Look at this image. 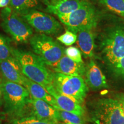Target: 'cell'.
<instances>
[{"instance_id":"24","label":"cell","mask_w":124,"mask_h":124,"mask_svg":"<svg viewBox=\"0 0 124 124\" xmlns=\"http://www.w3.org/2000/svg\"><path fill=\"white\" fill-rule=\"evenodd\" d=\"M77 40V34L71 32L69 30H67L64 33L61 35L57 38V40L66 46H70L74 44Z\"/></svg>"},{"instance_id":"15","label":"cell","mask_w":124,"mask_h":124,"mask_svg":"<svg viewBox=\"0 0 124 124\" xmlns=\"http://www.w3.org/2000/svg\"><path fill=\"white\" fill-rule=\"evenodd\" d=\"M0 71L7 80L23 85L25 76L23 75L17 60L13 55L0 62Z\"/></svg>"},{"instance_id":"29","label":"cell","mask_w":124,"mask_h":124,"mask_svg":"<svg viewBox=\"0 0 124 124\" xmlns=\"http://www.w3.org/2000/svg\"><path fill=\"white\" fill-rule=\"evenodd\" d=\"M0 124H2V118H1V115H0Z\"/></svg>"},{"instance_id":"19","label":"cell","mask_w":124,"mask_h":124,"mask_svg":"<svg viewBox=\"0 0 124 124\" xmlns=\"http://www.w3.org/2000/svg\"><path fill=\"white\" fill-rule=\"evenodd\" d=\"M57 120L63 124H85L83 116L62 110H57Z\"/></svg>"},{"instance_id":"5","label":"cell","mask_w":124,"mask_h":124,"mask_svg":"<svg viewBox=\"0 0 124 124\" xmlns=\"http://www.w3.org/2000/svg\"><path fill=\"white\" fill-rule=\"evenodd\" d=\"M90 116L93 124H124L122 107L117 99L103 98L94 101Z\"/></svg>"},{"instance_id":"4","label":"cell","mask_w":124,"mask_h":124,"mask_svg":"<svg viewBox=\"0 0 124 124\" xmlns=\"http://www.w3.org/2000/svg\"><path fill=\"white\" fill-rule=\"evenodd\" d=\"M101 17V14L90 1L71 13L58 16L59 19L66 26L68 30L75 33L86 28H95Z\"/></svg>"},{"instance_id":"18","label":"cell","mask_w":124,"mask_h":124,"mask_svg":"<svg viewBox=\"0 0 124 124\" xmlns=\"http://www.w3.org/2000/svg\"><path fill=\"white\" fill-rule=\"evenodd\" d=\"M41 0H11L8 7L16 13L22 16L32 10L41 9Z\"/></svg>"},{"instance_id":"14","label":"cell","mask_w":124,"mask_h":124,"mask_svg":"<svg viewBox=\"0 0 124 124\" xmlns=\"http://www.w3.org/2000/svg\"><path fill=\"white\" fill-rule=\"evenodd\" d=\"M95 28L89 27L82 29L76 33L77 44L85 58H91L94 56L95 47Z\"/></svg>"},{"instance_id":"27","label":"cell","mask_w":124,"mask_h":124,"mask_svg":"<svg viewBox=\"0 0 124 124\" xmlns=\"http://www.w3.org/2000/svg\"><path fill=\"white\" fill-rule=\"evenodd\" d=\"M11 0H1L0 2V8L7 7H8L10 4Z\"/></svg>"},{"instance_id":"13","label":"cell","mask_w":124,"mask_h":124,"mask_svg":"<svg viewBox=\"0 0 124 124\" xmlns=\"http://www.w3.org/2000/svg\"><path fill=\"white\" fill-rule=\"evenodd\" d=\"M46 89L55 100L58 110L75 113L81 116L85 115V110L82 105L67 96L57 93L52 85L46 87Z\"/></svg>"},{"instance_id":"20","label":"cell","mask_w":124,"mask_h":124,"mask_svg":"<svg viewBox=\"0 0 124 124\" xmlns=\"http://www.w3.org/2000/svg\"><path fill=\"white\" fill-rule=\"evenodd\" d=\"M99 2L124 19V0H99Z\"/></svg>"},{"instance_id":"17","label":"cell","mask_w":124,"mask_h":124,"mask_svg":"<svg viewBox=\"0 0 124 124\" xmlns=\"http://www.w3.org/2000/svg\"><path fill=\"white\" fill-rule=\"evenodd\" d=\"M23 86L28 90L32 98L44 101L56 110L58 109L54 98L48 92L46 88L41 85L25 77Z\"/></svg>"},{"instance_id":"21","label":"cell","mask_w":124,"mask_h":124,"mask_svg":"<svg viewBox=\"0 0 124 124\" xmlns=\"http://www.w3.org/2000/svg\"><path fill=\"white\" fill-rule=\"evenodd\" d=\"M58 123L54 121L40 120L32 116H23L12 118L6 124H58Z\"/></svg>"},{"instance_id":"33","label":"cell","mask_w":124,"mask_h":124,"mask_svg":"<svg viewBox=\"0 0 124 124\" xmlns=\"http://www.w3.org/2000/svg\"></svg>"},{"instance_id":"22","label":"cell","mask_w":124,"mask_h":124,"mask_svg":"<svg viewBox=\"0 0 124 124\" xmlns=\"http://www.w3.org/2000/svg\"><path fill=\"white\" fill-rule=\"evenodd\" d=\"M12 56V48L10 45V39L0 33V62Z\"/></svg>"},{"instance_id":"23","label":"cell","mask_w":124,"mask_h":124,"mask_svg":"<svg viewBox=\"0 0 124 124\" xmlns=\"http://www.w3.org/2000/svg\"><path fill=\"white\" fill-rule=\"evenodd\" d=\"M107 67L110 72L114 78L124 80V56L114 64Z\"/></svg>"},{"instance_id":"6","label":"cell","mask_w":124,"mask_h":124,"mask_svg":"<svg viewBox=\"0 0 124 124\" xmlns=\"http://www.w3.org/2000/svg\"><path fill=\"white\" fill-rule=\"evenodd\" d=\"M29 42L34 53L46 66L55 67L65 54L64 47L51 36L41 33L34 34Z\"/></svg>"},{"instance_id":"1","label":"cell","mask_w":124,"mask_h":124,"mask_svg":"<svg viewBox=\"0 0 124 124\" xmlns=\"http://www.w3.org/2000/svg\"><path fill=\"white\" fill-rule=\"evenodd\" d=\"M102 27L98 33L95 32V41L101 58L108 66L124 56V22L113 20Z\"/></svg>"},{"instance_id":"25","label":"cell","mask_w":124,"mask_h":124,"mask_svg":"<svg viewBox=\"0 0 124 124\" xmlns=\"http://www.w3.org/2000/svg\"><path fill=\"white\" fill-rule=\"evenodd\" d=\"M65 55L74 61L78 63H83L80 51L75 46H69L65 49Z\"/></svg>"},{"instance_id":"3","label":"cell","mask_w":124,"mask_h":124,"mask_svg":"<svg viewBox=\"0 0 124 124\" xmlns=\"http://www.w3.org/2000/svg\"><path fill=\"white\" fill-rule=\"evenodd\" d=\"M3 101L5 112L12 118L25 116L31 95L23 85L2 79Z\"/></svg>"},{"instance_id":"10","label":"cell","mask_w":124,"mask_h":124,"mask_svg":"<svg viewBox=\"0 0 124 124\" xmlns=\"http://www.w3.org/2000/svg\"><path fill=\"white\" fill-rule=\"evenodd\" d=\"M44 5V11L59 15L71 13L86 4L88 0H41Z\"/></svg>"},{"instance_id":"16","label":"cell","mask_w":124,"mask_h":124,"mask_svg":"<svg viewBox=\"0 0 124 124\" xmlns=\"http://www.w3.org/2000/svg\"><path fill=\"white\" fill-rule=\"evenodd\" d=\"M53 68L55 72L70 76L83 77L86 72V65L83 62H76L65 54Z\"/></svg>"},{"instance_id":"2","label":"cell","mask_w":124,"mask_h":124,"mask_svg":"<svg viewBox=\"0 0 124 124\" xmlns=\"http://www.w3.org/2000/svg\"><path fill=\"white\" fill-rule=\"evenodd\" d=\"M12 55L17 60L25 77L44 88L52 85L53 72L35 54L12 48Z\"/></svg>"},{"instance_id":"26","label":"cell","mask_w":124,"mask_h":124,"mask_svg":"<svg viewBox=\"0 0 124 124\" xmlns=\"http://www.w3.org/2000/svg\"><path fill=\"white\" fill-rule=\"evenodd\" d=\"M117 100H118V101L120 102L124 115V94H119V95H118L117 97Z\"/></svg>"},{"instance_id":"9","label":"cell","mask_w":124,"mask_h":124,"mask_svg":"<svg viewBox=\"0 0 124 124\" xmlns=\"http://www.w3.org/2000/svg\"><path fill=\"white\" fill-rule=\"evenodd\" d=\"M21 16L38 33L58 36L63 31L61 24L56 18L39 10H32Z\"/></svg>"},{"instance_id":"12","label":"cell","mask_w":124,"mask_h":124,"mask_svg":"<svg viewBox=\"0 0 124 124\" xmlns=\"http://www.w3.org/2000/svg\"><path fill=\"white\" fill-rule=\"evenodd\" d=\"M85 78L87 86L94 90H98L108 87L104 74L92 59L90 60L86 66Z\"/></svg>"},{"instance_id":"28","label":"cell","mask_w":124,"mask_h":124,"mask_svg":"<svg viewBox=\"0 0 124 124\" xmlns=\"http://www.w3.org/2000/svg\"><path fill=\"white\" fill-rule=\"evenodd\" d=\"M3 103V94H2V87L1 80H0V106H2Z\"/></svg>"},{"instance_id":"7","label":"cell","mask_w":124,"mask_h":124,"mask_svg":"<svg viewBox=\"0 0 124 124\" xmlns=\"http://www.w3.org/2000/svg\"><path fill=\"white\" fill-rule=\"evenodd\" d=\"M1 26L15 42H29L33 29L21 16L16 13L9 7H5L1 13Z\"/></svg>"},{"instance_id":"8","label":"cell","mask_w":124,"mask_h":124,"mask_svg":"<svg viewBox=\"0 0 124 124\" xmlns=\"http://www.w3.org/2000/svg\"><path fill=\"white\" fill-rule=\"evenodd\" d=\"M52 86L57 93L67 96L82 105L88 92V87L82 77L53 72Z\"/></svg>"},{"instance_id":"30","label":"cell","mask_w":124,"mask_h":124,"mask_svg":"<svg viewBox=\"0 0 124 124\" xmlns=\"http://www.w3.org/2000/svg\"><path fill=\"white\" fill-rule=\"evenodd\" d=\"M58 124H60V123H59H59H58Z\"/></svg>"},{"instance_id":"31","label":"cell","mask_w":124,"mask_h":124,"mask_svg":"<svg viewBox=\"0 0 124 124\" xmlns=\"http://www.w3.org/2000/svg\"><path fill=\"white\" fill-rule=\"evenodd\" d=\"M0 2H1V0H0Z\"/></svg>"},{"instance_id":"32","label":"cell","mask_w":124,"mask_h":124,"mask_svg":"<svg viewBox=\"0 0 124 124\" xmlns=\"http://www.w3.org/2000/svg\"><path fill=\"white\" fill-rule=\"evenodd\" d=\"M88 1H90V0H88Z\"/></svg>"},{"instance_id":"11","label":"cell","mask_w":124,"mask_h":124,"mask_svg":"<svg viewBox=\"0 0 124 124\" xmlns=\"http://www.w3.org/2000/svg\"><path fill=\"white\" fill-rule=\"evenodd\" d=\"M27 108L31 109L28 116H32L40 120L59 122L57 110L44 101L31 97Z\"/></svg>"}]
</instances>
